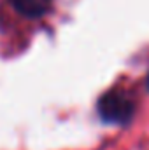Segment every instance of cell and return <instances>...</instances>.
Returning <instances> with one entry per match:
<instances>
[{
    "instance_id": "cell-1",
    "label": "cell",
    "mask_w": 149,
    "mask_h": 150,
    "mask_svg": "<svg viewBox=\"0 0 149 150\" xmlns=\"http://www.w3.org/2000/svg\"><path fill=\"white\" fill-rule=\"evenodd\" d=\"M98 117L112 126H126L135 115V101L119 89L104 93L97 101Z\"/></svg>"
},
{
    "instance_id": "cell-2",
    "label": "cell",
    "mask_w": 149,
    "mask_h": 150,
    "mask_svg": "<svg viewBox=\"0 0 149 150\" xmlns=\"http://www.w3.org/2000/svg\"><path fill=\"white\" fill-rule=\"evenodd\" d=\"M9 2L14 7V11L19 12L21 16L28 19H37L51 9L53 0H9Z\"/></svg>"
},
{
    "instance_id": "cell-3",
    "label": "cell",
    "mask_w": 149,
    "mask_h": 150,
    "mask_svg": "<svg viewBox=\"0 0 149 150\" xmlns=\"http://www.w3.org/2000/svg\"><path fill=\"white\" fill-rule=\"evenodd\" d=\"M146 84H148V91H149V75H148V79H146Z\"/></svg>"
}]
</instances>
